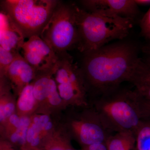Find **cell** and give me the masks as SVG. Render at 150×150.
Segmentation results:
<instances>
[{"label":"cell","instance_id":"1","mask_svg":"<svg viewBox=\"0 0 150 150\" xmlns=\"http://www.w3.org/2000/svg\"><path fill=\"white\" fill-rule=\"evenodd\" d=\"M139 58L137 45L123 40L83 54L80 68L89 101L129 82Z\"/></svg>","mask_w":150,"mask_h":150},{"label":"cell","instance_id":"2","mask_svg":"<svg viewBox=\"0 0 150 150\" xmlns=\"http://www.w3.org/2000/svg\"><path fill=\"white\" fill-rule=\"evenodd\" d=\"M79 35L77 48L83 54L94 51L113 40H122L129 35L134 22L129 19L91 13L74 3Z\"/></svg>","mask_w":150,"mask_h":150},{"label":"cell","instance_id":"3","mask_svg":"<svg viewBox=\"0 0 150 150\" xmlns=\"http://www.w3.org/2000/svg\"><path fill=\"white\" fill-rule=\"evenodd\" d=\"M138 98L135 90L120 86L91 100L89 104L105 129L111 134L127 131L134 133L142 119Z\"/></svg>","mask_w":150,"mask_h":150},{"label":"cell","instance_id":"4","mask_svg":"<svg viewBox=\"0 0 150 150\" xmlns=\"http://www.w3.org/2000/svg\"><path fill=\"white\" fill-rule=\"evenodd\" d=\"M59 1L6 0L1 6L24 38L40 36Z\"/></svg>","mask_w":150,"mask_h":150},{"label":"cell","instance_id":"5","mask_svg":"<svg viewBox=\"0 0 150 150\" xmlns=\"http://www.w3.org/2000/svg\"><path fill=\"white\" fill-rule=\"evenodd\" d=\"M60 123L72 140L76 142L81 148L105 143L112 134L105 129L98 114L90 105L67 108L62 114Z\"/></svg>","mask_w":150,"mask_h":150},{"label":"cell","instance_id":"6","mask_svg":"<svg viewBox=\"0 0 150 150\" xmlns=\"http://www.w3.org/2000/svg\"><path fill=\"white\" fill-rule=\"evenodd\" d=\"M39 36L57 55L77 48L79 35L74 3L59 1Z\"/></svg>","mask_w":150,"mask_h":150},{"label":"cell","instance_id":"7","mask_svg":"<svg viewBox=\"0 0 150 150\" xmlns=\"http://www.w3.org/2000/svg\"><path fill=\"white\" fill-rule=\"evenodd\" d=\"M58 55L54 77L60 96L68 107L89 106L87 89L80 67L68 52Z\"/></svg>","mask_w":150,"mask_h":150},{"label":"cell","instance_id":"8","mask_svg":"<svg viewBox=\"0 0 150 150\" xmlns=\"http://www.w3.org/2000/svg\"><path fill=\"white\" fill-rule=\"evenodd\" d=\"M54 74V70L37 73L32 81L38 105L36 113L47 114L60 119L68 107L60 96Z\"/></svg>","mask_w":150,"mask_h":150},{"label":"cell","instance_id":"9","mask_svg":"<svg viewBox=\"0 0 150 150\" xmlns=\"http://www.w3.org/2000/svg\"><path fill=\"white\" fill-rule=\"evenodd\" d=\"M23 57L36 74L54 70L59 55L38 35L31 36L22 46Z\"/></svg>","mask_w":150,"mask_h":150},{"label":"cell","instance_id":"10","mask_svg":"<svg viewBox=\"0 0 150 150\" xmlns=\"http://www.w3.org/2000/svg\"><path fill=\"white\" fill-rule=\"evenodd\" d=\"M83 9L91 13L105 14L136 21L140 15L134 0H82Z\"/></svg>","mask_w":150,"mask_h":150},{"label":"cell","instance_id":"11","mask_svg":"<svg viewBox=\"0 0 150 150\" xmlns=\"http://www.w3.org/2000/svg\"><path fill=\"white\" fill-rule=\"evenodd\" d=\"M60 120L42 113H35L30 116L25 144L23 147L39 149L44 141L53 134Z\"/></svg>","mask_w":150,"mask_h":150},{"label":"cell","instance_id":"12","mask_svg":"<svg viewBox=\"0 0 150 150\" xmlns=\"http://www.w3.org/2000/svg\"><path fill=\"white\" fill-rule=\"evenodd\" d=\"M30 117H20L15 113L0 123V138L16 150L25 144Z\"/></svg>","mask_w":150,"mask_h":150},{"label":"cell","instance_id":"13","mask_svg":"<svg viewBox=\"0 0 150 150\" xmlns=\"http://www.w3.org/2000/svg\"><path fill=\"white\" fill-rule=\"evenodd\" d=\"M35 76V70L19 53L15 54L6 74L16 98L25 87L32 82Z\"/></svg>","mask_w":150,"mask_h":150},{"label":"cell","instance_id":"14","mask_svg":"<svg viewBox=\"0 0 150 150\" xmlns=\"http://www.w3.org/2000/svg\"><path fill=\"white\" fill-rule=\"evenodd\" d=\"M129 82L134 86L135 91L141 97L150 100V67L141 58L135 64Z\"/></svg>","mask_w":150,"mask_h":150},{"label":"cell","instance_id":"15","mask_svg":"<svg viewBox=\"0 0 150 150\" xmlns=\"http://www.w3.org/2000/svg\"><path fill=\"white\" fill-rule=\"evenodd\" d=\"M37 109L32 82L23 89L17 97L16 113L20 117H30L36 113Z\"/></svg>","mask_w":150,"mask_h":150},{"label":"cell","instance_id":"16","mask_svg":"<svg viewBox=\"0 0 150 150\" xmlns=\"http://www.w3.org/2000/svg\"><path fill=\"white\" fill-rule=\"evenodd\" d=\"M72 141L59 122L53 134L44 141L39 149L40 150H78L73 146Z\"/></svg>","mask_w":150,"mask_h":150},{"label":"cell","instance_id":"17","mask_svg":"<svg viewBox=\"0 0 150 150\" xmlns=\"http://www.w3.org/2000/svg\"><path fill=\"white\" fill-rule=\"evenodd\" d=\"M24 38L13 24L8 29L0 31V46L14 54L19 53L25 42Z\"/></svg>","mask_w":150,"mask_h":150},{"label":"cell","instance_id":"18","mask_svg":"<svg viewBox=\"0 0 150 150\" xmlns=\"http://www.w3.org/2000/svg\"><path fill=\"white\" fill-rule=\"evenodd\" d=\"M105 144L108 150H136L135 136L131 131L111 134Z\"/></svg>","mask_w":150,"mask_h":150},{"label":"cell","instance_id":"19","mask_svg":"<svg viewBox=\"0 0 150 150\" xmlns=\"http://www.w3.org/2000/svg\"><path fill=\"white\" fill-rule=\"evenodd\" d=\"M134 134L136 150H150V118H142Z\"/></svg>","mask_w":150,"mask_h":150},{"label":"cell","instance_id":"20","mask_svg":"<svg viewBox=\"0 0 150 150\" xmlns=\"http://www.w3.org/2000/svg\"><path fill=\"white\" fill-rule=\"evenodd\" d=\"M16 98L11 92L0 96V123L16 113Z\"/></svg>","mask_w":150,"mask_h":150},{"label":"cell","instance_id":"21","mask_svg":"<svg viewBox=\"0 0 150 150\" xmlns=\"http://www.w3.org/2000/svg\"><path fill=\"white\" fill-rule=\"evenodd\" d=\"M16 54L6 51L0 46V77H6L8 68Z\"/></svg>","mask_w":150,"mask_h":150},{"label":"cell","instance_id":"22","mask_svg":"<svg viewBox=\"0 0 150 150\" xmlns=\"http://www.w3.org/2000/svg\"><path fill=\"white\" fill-rule=\"evenodd\" d=\"M141 35L146 40H150V7L140 20Z\"/></svg>","mask_w":150,"mask_h":150},{"label":"cell","instance_id":"23","mask_svg":"<svg viewBox=\"0 0 150 150\" xmlns=\"http://www.w3.org/2000/svg\"><path fill=\"white\" fill-rule=\"evenodd\" d=\"M138 95V104L142 119L150 118V100L144 99Z\"/></svg>","mask_w":150,"mask_h":150},{"label":"cell","instance_id":"24","mask_svg":"<svg viewBox=\"0 0 150 150\" xmlns=\"http://www.w3.org/2000/svg\"><path fill=\"white\" fill-rule=\"evenodd\" d=\"M143 58H141L146 65L150 67V40H146L141 48Z\"/></svg>","mask_w":150,"mask_h":150},{"label":"cell","instance_id":"25","mask_svg":"<svg viewBox=\"0 0 150 150\" xmlns=\"http://www.w3.org/2000/svg\"><path fill=\"white\" fill-rule=\"evenodd\" d=\"M11 86L6 77H0V96L11 92Z\"/></svg>","mask_w":150,"mask_h":150},{"label":"cell","instance_id":"26","mask_svg":"<svg viewBox=\"0 0 150 150\" xmlns=\"http://www.w3.org/2000/svg\"><path fill=\"white\" fill-rule=\"evenodd\" d=\"M12 25L10 20L6 14L0 13V31L8 29Z\"/></svg>","mask_w":150,"mask_h":150},{"label":"cell","instance_id":"27","mask_svg":"<svg viewBox=\"0 0 150 150\" xmlns=\"http://www.w3.org/2000/svg\"><path fill=\"white\" fill-rule=\"evenodd\" d=\"M80 150H108L105 143H99L81 148Z\"/></svg>","mask_w":150,"mask_h":150},{"label":"cell","instance_id":"28","mask_svg":"<svg viewBox=\"0 0 150 150\" xmlns=\"http://www.w3.org/2000/svg\"><path fill=\"white\" fill-rule=\"evenodd\" d=\"M0 150H16L7 141L0 138Z\"/></svg>","mask_w":150,"mask_h":150},{"label":"cell","instance_id":"29","mask_svg":"<svg viewBox=\"0 0 150 150\" xmlns=\"http://www.w3.org/2000/svg\"><path fill=\"white\" fill-rule=\"evenodd\" d=\"M134 1L138 6H150V0H134Z\"/></svg>","mask_w":150,"mask_h":150},{"label":"cell","instance_id":"30","mask_svg":"<svg viewBox=\"0 0 150 150\" xmlns=\"http://www.w3.org/2000/svg\"><path fill=\"white\" fill-rule=\"evenodd\" d=\"M21 150H40L38 148L32 147L24 146L21 148Z\"/></svg>","mask_w":150,"mask_h":150}]
</instances>
